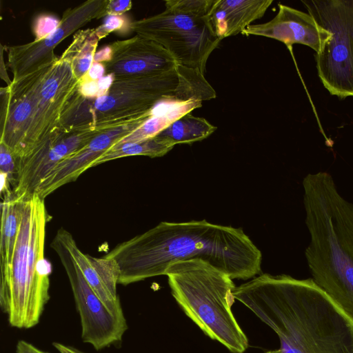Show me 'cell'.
Returning <instances> with one entry per match:
<instances>
[{"label": "cell", "instance_id": "1", "mask_svg": "<svg viewBox=\"0 0 353 353\" xmlns=\"http://www.w3.org/2000/svg\"><path fill=\"white\" fill-rule=\"evenodd\" d=\"M232 293L277 334L280 353H353V317L312 278L261 273Z\"/></svg>", "mask_w": 353, "mask_h": 353}, {"label": "cell", "instance_id": "2", "mask_svg": "<svg viewBox=\"0 0 353 353\" xmlns=\"http://www.w3.org/2000/svg\"><path fill=\"white\" fill-rule=\"evenodd\" d=\"M117 263L119 284L126 285L165 275L173 263L199 258L247 280L261 274L262 253L242 228L208 222L159 223L116 245L105 255Z\"/></svg>", "mask_w": 353, "mask_h": 353}, {"label": "cell", "instance_id": "3", "mask_svg": "<svg viewBox=\"0 0 353 353\" xmlns=\"http://www.w3.org/2000/svg\"><path fill=\"white\" fill-rule=\"evenodd\" d=\"M81 81L63 57L1 88L0 144L20 159L67 130L81 101Z\"/></svg>", "mask_w": 353, "mask_h": 353}, {"label": "cell", "instance_id": "4", "mask_svg": "<svg viewBox=\"0 0 353 353\" xmlns=\"http://www.w3.org/2000/svg\"><path fill=\"white\" fill-rule=\"evenodd\" d=\"M303 187L310 237L305 255L312 279L353 317V203L327 172L307 174Z\"/></svg>", "mask_w": 353, "mask_h": 353}, {"label": "cell", "instance_id": "5", "mask_svg": "<svg viewBox=\"0 0 353 353\" xmlns=\"http://www.w3.org/2000/svg\"><path fill=\"white\" fill-rule=\"evenodd\" d=\"M49 218L44 199L34 194L23 200L12 261L0 276V306L12 327L35 326L50 299L51 268L44 258Z\"/></svg>", "mask_w": 353, "mask_h": 353}, {"label": "cell", "instance_id": "6", "mask_svg": "<svg viewBox=\"0 0 353 353\" xmlns=\"http://www.w3.org/2000/svg\"><path fill=\"white\" fill-rule=\"evenodd\" d=\"M185 314L210 339L232 353H243L248 340L232 312L236 288L224 271L199 258L173 263L165 272Z\"/></svg>", "mask_w": 353, "mask_h": 353}, {"label": "cell", "instance_id": "7", "mask_svg": "<svg viewBox=\"0 0 353 353\" xmlns=\"http://www.w3.org/2000/svg\"><path fill=\"white\" fill-rule=\"evenodd\" d=\"M177 85L176 68L161 74L114 79L103 95L82 97L68 127L112 128L151 109L160 99L172 94Z\"/></svg>", "mask_w": 353, "mask_h": 353}, {"label": "cell", "instance_id": "8", "mask_svg": "<svg viewBox=\"0 0 353 353\" xmlns=\"http://www.w3.org/2000/svg\"><path fill=\"white\" fill-rule=\"evenodd\" d=\"M331 37L316 53L318 75L331 95L353 97V0L301 1Z\"/></svg>", "mask_w": 353, "mask_h": 353}, {"label": "cell", "instance_id": "9", "mask_svg": "<svg viewBox=\"0 0 353 353\" xmlns=\"http://www.w3.org/2000/svg\"><path fill=\"white\" fill-rule=\"evenodd\" d=\"M129 28L162 46L179 65L198 69L203 74L210 55L221 41L210 17H196L166 9L130 22Z\"/></svg>", "mask_w": 353, "mask_h": 353}, {"label": "cell", "instance_id": "10", "mask_svg": "<svg viewBox=\"0 0 353 353\" xmlns=\"http://www.w3.org/2000/svg\"><path fill=\"white\" fill-rule=\"evenodd\" d=\"M51 248L68 275L80 316L83 341L92 345L96 350L121 342L128 330L125 318L114 315L97 296L57 232Z\"/></svg>", "mask_w": 353, "mask_h": 353}, {"label": "cell", "instance_id": "11", "mask_svg": "<svg viewBox=\"0 0 353 353\" xmlns=\"http://www.w3.org/2000/svg\"><path fill=\"white\" fill-rule=\"evenodd\" d=\"M108 0H89L66 10L59 26L40 40L6 47L8 65L13 79L32 72L54 62L58 57L54 50L66 37L93 19L107 16Z\"/></svg>", "mask_w": 353, "mask_h": 353}, {"label": "cell", "instance_id": "12", "mask_svg": "<svg viewBox=\"0 0 353 353\" xmlns=\"http://www.w3.org/2000/svg\"><path fill=\"white\" fill-rule=\"evenodd\" d=\"M103 130L106 129L90 126L67 128L50 137L24 157L16 160L12 196L19 200L32 196L43 179L59 162Z\"/></svg>", "mask_w": 353, "mask_h": 353}, {"label": "cell", "instance_id": "13", "mask_svg": "<svg viewBox=\"0 0 353 353\" xmlns=\"http://www.w3.org/2000/svg\"><path fill=\"white\" fill-rule=\"evenodd\" d=\"M151 110L123 123L103 130L88 143L59 162L43 179L35 194L45 199L59 188L73 182L108 149L139 128L151 116Z\"/></svg>", "mask_w": 353, "mask_h": 353}, {"label": "cell", "instance_id": "14", "mask_svg": "<svg viewBox=\"0 0 353 353\" xmlns=\"http://www.w3.org/2000/svg\"><path fill=\"white\" fill-rule=\"evenodd\" d=\"M109 46L110 59L101 63L106 74L113 75L115 79L161 74L179 65L162 46L139 34L116 41Z\"/></svg>", "mask_w": 353, "mask_h": 353}, {"label": "cell", "instance_id": "15", "mask_svg": "<svg viewBox=\"0 0 353 353\" xmlns=\"http://www.w3.org/2000/svg\"><path fill=\"white\" fill-rule=\"evenodd\" d=\"M241 34L276 39L288 46L305 45L316 53L323 48L331 37V33L319 26L308 12L281 3L272 19L264 23L250 25Z\"/></svg>", "mask_w": 353, "mask_h": 353}, {"label": "cell", "instance_id": "16", "mask_svg": "<svg viewBox=\"0 0 353 353\" xmlns=\"http://www.w3.org/2000/svg\"><path fill=\"white\" fill-rule=\"evenodd\" d=\"M57 232L97 296L114 315L124 318L117 290L120 270L115 260L105 256L97 258L84 254L71 233L63 228Z\"/></svg>", "mask_w": 353, "mask_h": 353}, {"label": "cell", "instance_id": "17", "mask_svg": "<svg viewBox=\"0 0 353 353\" xmlns=\"http://www.w3.org/2000/svg\"><path fill=\"white\" fill-rule=\"evenodd\" d=\"M272 0H219L210 21L216 34L223 39L241 33L251 23L263 17Z\"/></svg>", "mask_w": 353, "mask_h": 353}, {"label": "cell", "instance_id": "18", "mask_svg": "<svg viewBox=\"0 0 353 353\" xmlns=\"http://www.w3.org/2000/svg\"><path fill=\"white\" fill-rule=\"evenodd\" d=\"M23 200L17 199L12 192L5 194L1 204L0 269L11 263L22 217Z\"/></svg>", "mask_w": 353, "mask_h": 353}, {"label": "cell", "instance_id": "19", "mask_svg": "<svg viewBox=\"0 0 353 353\" xmlns=\"http://www.w3.org/2000/svg\"><path fill=\"white\" fill-rule=\"evenodd\" d=\"M101 39L97 28L79 30L61 57L68 61L76 78L81 81L92 65L94 53Z\"/></svg>", "mask_w": 353, "mask_h": 353}, {"label": "cell", "instance_id": "20", "mask_svg": "<svg viewBox=\"0 0 353 353\" xmlns=\"http://www.w3.org/2000/svg\"><path fill=\"white\" fill-rule=\"evenodd\" d=\"M216 128L205 119L188 113L174 121L157 136L175 145L192 144L208 138Z\"/></svg>", "mask_w": 353, "mask_h": 353}, {"label": "cell", "instance_id": "21", "mask_svg": "<svg viewBox=\"0 0 353 353\" xmlns=\"http://www.w3.org/2000/svg\"><path fill=\"white\" fill-rule=\"evenodd\" d=\"M174 145L172 141L158 136L139 142L114 145L94 162L92 167L129 156L143 155L151 158L163 157Z\"/></svg>", "mask_w": 353, "mask_h": 353}, {"label": "cell", "instance_id": "22", "mask_svg": "<svg viewBox=\"0 0 353 353\" xmlns=\"http://www.w3.org/2000/svg\"><path fill=\"white\" fill-rule=\"evenodd\" d=\"M178 85L191 98L203 101L216 98V94L198 69L181 65L176 67Z\"/></svg>", "mask_w": 353, "mask_h": 353}, {"label": "cell", "instance_id": "23", "mask_svg": "<svg viewBox=\"0 0 353 353\" xmlns=\"http://www.w3.org/2000/svg\"><path fill=\"white\" fill-rule=\"evenodd\" d=\"M219 0H168L165 9L196 17H210Z\"/></svg>", "mask_w": 353, "mask_h": 353}, {"label": "cell", "instance_id": "24", "mask_svg": "<svg viewBox=\"0 0 353 353\" xmlns=\"http://www.w3.org/2000/svg\"><path fill=\"white\" fill-rule=\"evenodd\" d=\"M59 21L53 16L42 14L34 21L32 30L35 35L34 40H40L53 32L59 26Z\"/></svg>", "mask_w": 353, "mask_h": 353}, {"label": "cell", "instance_id": "25", "mask_svg": "<svg viewBox=\"0 0 353 353\" xmlns=\"http://www.w3.org/2000/svg\"><path fill=\"white\" fill-rule=\"evenodd\" d=\"M16 170L17 165L14 158L4 145L0 144V172L7 176L12 187L14 181Z\"/></svg>", "mask_w": 353, "mask_h": 353}, {"label": "cell", "instance_id": "26", "mask_svg": "<svg viewBox=\"0 0 353 353\" xmlns=\"http://www.w3.org/2000/svg\"><path fill=\"white\" fill-rule=\"evenodd\" d=\"M126 20L121 15H107L104 23L97 27V30L103 39L113 31L121 30Z\"/></svg>", "mask_w": 353, "mask_h": 353}, {"label": "cell", "instance_id": "27", "mask_svg": "<svg viewBox=\"0 0 353 353\" xmlns=\"http://www.w3.org/2000/svg\"><path fill=\"white\" fill-rule=\"evenodd\" d=\"M131 7L132 1L129 0L109 1L106 8L107 15H121Z\"/></svg>", "mask_w": 353, "mask_h": 353}, {"label": "cell", "instance_id": "28", "mask_svg": "<svg viewBox=\"0 0 353 353\" xmlns=\"http://www.w3.org/2000/svg\"><path fill=\"white\" fill-rule=\"evenodd\" d=\"M105 73L104 65L101 63H94L92 65L88 73L83 77V80L96 81L103 77L102 75Z\"/></svg>", "mask_w": 353, "mask_h": 353}, {"label": "cell", "instance_id": "29", "mask_svg": "<svg viewBox=\"0 0 353 353\" xmlns=\"http://www.w3.org/2000/svg\"><path fill=\"white\" fill-rule=\"evenodd\" d=\"M16 353H49L43 351L32 343L24 340H19L16 346Z\"/></svg>", "mask_w": 353, "mask_h": 353}, {"label": "cell", "instance_id": "30", "mask_svg": "<svg viewBox=\"0 0 353 353\" xmlns=\"http://www.w3.org/2000/svg\"><path fill=\"white\" fill-rule=\"evenodd\" d=\"M52 345L60 353H86L74 347L67 345L59 342H53Z\"/></svg>", "mask_w": 353, "mask_h": 353}, {"label": "cell", "instance_id": "31", "mask_svg": "<svg viewBox=\"0 0 353 353\" xmlns=\"http://www.w3.org/2000/svg\"><path fill=\"white\" fill-rule=\"evenodd\" d=\"M110 57L111 50L108 46L94 55V61L96 62L103 63L105 61H108L110 59Z\"/></svg>", "mask_w": 353, "mask_h": 353}, {"label": "cell", "instance_id": "32", "mask_svg": "<svg viewBox=\"0 0 353 353\" xmlns=\"http://www.w3.org/2000/svg\"><path fill=\"white\" fill-rule=\"evenodd\" d=\"M265 353H280V351L279 350H270V351H268Z\"/></svg>", "mask_w": 353, "mask_h": 353}]
</instances>
